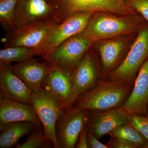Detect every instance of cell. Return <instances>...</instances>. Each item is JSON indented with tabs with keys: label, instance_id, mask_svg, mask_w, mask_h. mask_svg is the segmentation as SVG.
<instances>
[{
	"label": "cell",
	"instance_id": "8",
	"mask_svg": "<svg viewBox=\"0 0 148 148\" xmlns=\"http://www.w3.org/2000/svg\"><path fill=\"white\" fill-rule=\"evenodd\" d=\"M90 113V111L74 106L64 110L56 125L59 148L75 147L83 127L88 121Z\"/></svg>",
	"mask_w": 148,
	"mask_h": 148
},
{
	"label": "cell",
	"instance_id": "16",
	"mask_svg": "<svg viewBox=\"0 0 148 148\" xmlns=\"http://www.w3.org/2000/svg\"><path fill=\"white\" fill-rule=\"evenodd\" d=\"M21 121L41 123L33 105L12 100L0 92V124Z\"/></svg>",
	"mask_w": 148,
	"mask_h": 148
},
{
	"label": "cell",
	"instance_id": "11",
	"mask_svg": "<svg viewBox=\"0 0 148 148\" xmlns=\"http://www.w3.org/2000/svg\"><path fill=\"white\" fill-rule=\"evenodd\" d=\"M58 22L54 19L39 22L18 30L7 32L2 40L5 48L23 47L38 49L43 44Z\"/></svg>",
	"mask_w": 148,
	"mask_h": 148
},
{
	"label": "cell",
	"instance_id": "18",
	"mask_svg": "<svg viewBox=\"0 0 148 148\" xmlns=\"http://www.w3.org/2000/svg\"><path fill=\"white\" fill-rule=\"evenodd\" d=\"M72 87V72L52 64L42 89L52 94L64 106L71 95Z\"/></svg>",
	"mask_w": 148,
	"mask_h": 148
},
{
	"label": "cell",
	"instance_id": "21",
	"mask_svg": "<svg viewBox=\"0 0 148 148\" xmlns=\"http://www.w3.org/2000/svg\"><path fill=\"white\" fill-rule=\"evenodd\" d=\"M134 144L138 148H148V143L143 135L128 121L109 134Z\"/></svg>",
	"mask_w": 148,
	"mask_h": 148
},
{
	"label": "cell",
	"instance_id": "25",
	"mask_svg": "<svg viewBox=\"0 0 148 148\" xmlns=\"http://www.w3.org/2000/svg\"><path fill=\"white\" fill-rule=\"evenodd\" d=\"M126 5L148 22V0H123Z\"/></svg>",
	"mask_w": 148,
	"mask_h": 148
},
{
	"label": "cell",
	"instance_id": "1",
	"mask_svg": "<svg viewBox=\"0 0 148 148\" xmlns=\"http://www.w3.org/2000/svg\"><path fill=\"white\" fill-rule=\"evenodd\" d=\"M148 22L139 14L119 15L107 12H93L83 32L93 42L122 35L137 34Z\"/></svg>",
	"mask_w": 148,
	"mask_h": 148
},
{
	"label": "cell",
	"instance_id": "20",
	"mask_svg": "<svg viewBox=\"0 0 148 148\" xmlns=\"http://www.w3.org/2000/svg\"><path fill=\"white\" fill-rule=\"evenodd\" d=\"M36 49L33 48L12 47L0 51V64H12L22 62L36 56Z\"/></svg>",
	"mask_w": 148,
	"mask_h": 148
},
{
	"label": "cell",
	"instance_id": "22",
	"mask_svg": "<svg viewBox=\"0 0 148 148\" xmlns=\"http://www.w3.org/2000/svg\"><path fill=\"white\" fill-rule=\"evenodd\" d=\"M17 0H0V22L6 32L14 30V12Z\"/></svg>",
	"mask_w": 148,
	"mask_h": 148
},
{
	"label": "cell",
	"instance_id": "17",
	"mask_svg": "<svg viewBox=\"0 0 148 148\" xmlns=\"http://www.w3.org/2000/svg\"><path fill=\"white\" fill-rule=\"evenodd\" d=\"M0 88L8 98L32 105V92L14 73L12 64H0Z\"/></svg>",
	"mask_w": 148,
	"mask_h": 148
},
{
	"label": "cell",
	"instance_id": "12",
	"mask_svg": "<svg viewBox=\"0 0 148 148\" xmlns=\"http://www.w3.org/2000/svg\"><path fill=\"white\" fill-rule=\"evenodd\" d=\"M54 19L46 0H17L14 12V29Z\"/></svg>",
	"mask_w": 148,
	"mask_h": 148
},
{
	"label": "cell",
	"instance_id": "9",
	"mask_svg": "<svg viewBox=\"0 0 148 148\" xmlns=\"http://www.w3.org/2000/svg\"><path fill=\"white\" fill-rule=\"evenodd\" d=\"M32 105L45 130L47 138L53 143L55 148H59L56 140V125L65 108L63 104L52 94L42 89L32 92Z\"/></svg>",
	"mask_w": 148,
	"mask_h": 148
},
{
	"label": "cell",
	"instance_id": "2",
	"mask_svg": "<svg viewBox=\"0 0 148 148\" xmlns=\"http://www.w3.org/2000/svg\"><path fill=\"white\" fill-rule=\"evenodd\" d=\"M134 84L101 79L95 87L79 95L73 106L95 112L118 108L128 98Z\"/></svg>",
	"mask_w": 148,
	"mask_h": 148
},
{
	"label": "cell",
	"instance_id": "4",
	"mask_svg": "<svg viewBox=\"0 0 148 148\" xmlns=\"http://www.w3.org/2000/svg\"><path fill=\"white\" fill-rule=\"evenodd\" d=\"M73 87L71 97L64 105L65 109L71 107L77 98L95 87L103 79L99 56L92 47L87 51L72 72Z\"/></svg>",
	"mask_w": 148,
	"mask_h": 148
},
{
	"label": "cell",
	"instance_id": "10",
	"mask_svg": "<svg viewBox=\"0 0 148 148\" xmlns=\"http://www.w3.org/2000/svg\"><path fill=\"white\" fill-rule=\"evenodd\" d=\"M93 42L82 33L73 36L52 53L41 58L61 68L73 72Z\"/></svg>",
	"mask_w": 148,
	"mask_h": 148
},
{
	"label": "cell",
	"instance_id": "24",
	"mask_svg": "<svg viewBox=\"0 0 148 148\" xmlns=\"http://www.w3.org/2000/svg\"><path fill=\"white\" fill-rule=\"evenodd\" d=\"M127 120L148 143V118L138 114H128Z\"/></svg>",
	"mask_w": 148,
	"mask_h": 148
},
{
	"label": "cell",
	"instance_id": "29",
	"mask_svg": "<svg viewBox=\"0 0 148 148\" xmlns=\"http://www.w3.org/2000/svg\"><path fill=\"white\" fill-rule=\"evenodd\" d=\"M145 116H146L148 118V106L147 109V112H146Z\"/></svg>",
	"mask_w": 148,
	"mask_h": 148
},
{
	"label": "cell",
	"instance_id": "15",
	"mask_svg": "<svg viewBox=\"0 0 148 148\" xmlns=\"http://www.w3.org/2000/svg\"><path fill=\"white\" fill-rule=\"evenodd\" d=\"M148 106V59L141 66L129 96L121 108L127 114L145 116Z\"/></svg>",
	"mask_w": 148,
	"mask_h": 148
},
{
	"label": "cell",
	"instance_id": "5",
	"mask_svg": "<svg viewBox=\"0 0 148 148\" xmlns=\"http://www.w3.org/2000/svg\"><path fill=\"white\" fill-rule=\"evenodd\" d=\"M148 59V23L140 29L124 61L105 80L134 84L139 70Z\"/></svg>",
	"mask_w": 148,
	"mask_h": 148
},
{
	"label": "cell",
	"instance_id": "7",
	"mask_svg": "<svg viewBox=\"0 0 148 148\" xmlns=\"http://www.w3.org/2000/svg\"><path fill=\"white\" fill-rule=\"evenodd\" d=\"M93 13L90 12H77L56 24L43 44L37 51L36 56L44 58L71 37L82 33Z\"/></svg>",
	"mask_w": 148,
	"mask_h": 148
},
{
	"label": "cell",
	"instance_id": "14",
	"mask_svg": "<svg viewBox=\"0 0 148 148\" xmlns=\"http://www.w3.org/2000/svg\"><path fill=\"white\" fill-rule=\"evenodd\" d=\"M127 115L121 107L103 112H90L88 131L99 140L128 121Z\"/></svg>",
	"mask_w": 148,
	"mask_h": 148
},
{
	"label": "cell",
	"instance_id": "23",
	"mask_svg": "<svg viewBox=\"0 0 148 148\" xmlns=\"http://www.w3.org/2000/svg\"><path fill=\"white\" fill-rule=\"evenodd\" d=\"M53 145L50 140H48L45 135L43 126H40L30 133L27 140L22 145L17 144V148H50Z\"/></svg>",
	"mask_w": 148,
	"mask_h": 148
},
{
	"label": "cell",
	"instance_id": "19",
	"mask_svg": "<svg viewBox=\"0 0 148 148\" xmlns=\"http://www.w3.org/2000/svg\"><path fill=\"white\" fill-rule=\"evenodd\" d=\"M40 126L33 123L26 121L0 124V148L16 147L20 138L32 133Z\"/></svg>",
	"mask_w": 148,
	"mask_h": 148
},
{
	"label": "cell",
	"instance_id": "6",
	"mask_svg": "<svg viewBox=\"0 0 148 148\" xmlns=\"http://www.w3.org/2000/svg\"><path fill=\"white\" fill-rule=\"evenodd\" d=\"M138 33L122 35L93 42L92 48L100 59L103 79H106L124 61Z\"/></svg>",
	"mask_w": 148,
	"mask_h": 148
},
{
	"label": "cell",
	"instance_id": "26",
	"mask_svg": "<svg viewBox=\"0 0 148 148\" xmlns=\"http://www.w3.org/2000/svg\"><path fill=\"white\" fill-rule=\"evenodd\" d=\"M108 148H137V146L126 140L111 137L108 143L106 144Z\"/></svg>",
	"mask_w": 148,
	"mask_h": 148
},
{
	"label": "cell",
	"instance_id": "13",
	"mask_svg": "<svg viewBox=\"0 0 148 148\" xmlns=\"http://www.w3.org/2000/svg\"><path fill=\"white\" fill-rule=\"evenodd\" d=\"M41 60L38 61L33 57L12 66L14 73L33 93L40 92L42 90L43 82L52 66L49 61Z\"/></svg>",
	"mask_w": 148,
	"mask_h": 148
},
{
	"label": "cell",
	"instance_id": "28",
	"mask_svg": "<svg viewBox=\"0 0 148 148\" xmlns=\"http://www.w3.org/2000/svg\"><path fill=\"white\" fill-rule=\"evenodd\" d=\"M96 137L89 131L87 133V146L88 148H108L106 145L99 142Z\"/></svg>",
	"mask_w": 148,
	"mask_h": 148
},
{
	"label": "cell",
	"instance_id": "27",
	"mask_svg": "<svg viewBox=\"0 0 148 148\" xmlns=\"http://www.w3.org/2000/svg\"><path fill=\"white\" fill-rule=\"evenodd\" d=\"M89 125L88 121L84 125L83 127L81 132L80 134L79 138L78 143H77L75 147L77 148H87V133L88 131Z\"/></svg>",
	"mask_w": 148,
	"mask_h": 148
},
{
	"label": "cell",
	"instance_id": "3",
	"mask_svg": "<svg viewBox=\"0 0 148 148\" xmlns=\"http://www.w3.org/2000/svg\"><path fill=\"white\" fill-rule=\"evenodd\" d=\"M50 6L53 18L59 24L79 12L103 11L119 15L137 13L123 0H46Z\"/></svg>",
	"mask_w": 148,
	"mask_h": 148
}]
</instances>
